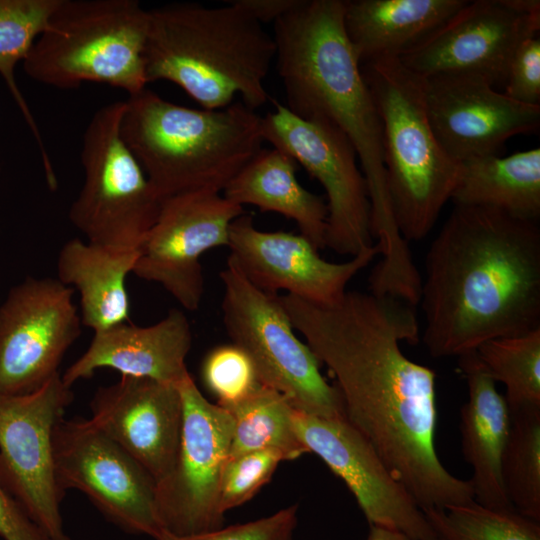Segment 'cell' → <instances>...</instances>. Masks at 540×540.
<instances>
[{"label":"cell","mask_w":540,"mask_h":540,"mask_svg":"<svg viewBox=\"0 0 540 540\" xmlns=\"http://www.w3.org/2000/svg\"><path fill=\"white\" fill-rule=\"evenodd\" d=\"M279 300L333 376L345 418L418 506L424 511L475 501L470 480L451 474L436 451V373L400 347L420 341L414 306L356 290L331 305L291 295Z\"/></svg>","instance_id":"6da1fadb"},{"label":"cell","mask_w":540,"mask_h":540,"mask_svg":"<svg viewBox=\"0 0 540 540\" xmlns=\"http://www.w3.org/2000/svg\"><path fill=\"white\" fill-rule=\"evenodd\" d=\"M421 277L422 342L458 357L540 328V227L502 211L454 205Z\"/></svg>","instance_id":"7a4b0ae2"},{"label":"cell","mask_w":540,"mask_h":540,"mask_svg":"<svg viewBox=\"0 0 540 540\" xmlns=\"http://www.w3.org/2000/svg\"><path fill=\"white\" fill-rule=\"evenodd\" d=\"M344 0H300L274 22L276 68L291 112L322 119L350 141L365 177L373 238L389 264L403 262L408 243L390 206L382 122L344 27Z\"/></svg>","instance_id":"3957f363"},{"label":"cell","mask_w":540,"mask_h":540,"mask_svg":"<svg viewBox=\"0 0 540 540\" xmlns=\"http://www.w3.org/2000/svg\"><path fill=\"white\" fill-rule=\"evenodd\" d=\"M227 3H176L149 10L148 83L172 82L208 110L229 106L236 95L254 110L269 100L264 82L275 61L274 37Z\"/></svg>","instance_id":"277c9868"},{"label":"cell","mask_w":540,"mask_h":540,"mask_svg":"<svg viewBox=\"0 0 540 540\" xmlns=\"http://www.w3.org/2000/svg\"><path fill=\"white\" fill-rule=\"evenodd\" d=\"M120 135L158 196L222 193L262 149V116L242 101L216 110L167 101L148 89L128 95Z\"/></svg>","instance_id":"5b68a950"},{"label":"cell","mask_w":540,"mask_h":540,"mask_svg":"<svg viewBox=\"0 0 540 540\" xmlns=\"http://www.w3.org/2000/svg\"><path fill=\"white\" fill-rule=\"evenodd\" d=\"M361 69L382 122L386 184L396 226L407 243L422 240L451 199L460 163L433 132L423 77L398 58L370 60Z\"/></svg>","instance_id":"8992f818"},{"label":"cell","mask_w":540,"mask_h":540,"mask_svg":"<svg viewBox=\"0 0 540 540\" xmlns=\"http://www.w3.org/2000/svg\"><path fill=\"white\" fill-rule=\"evenodd\" d=\"M149 10L136 0H61L23 61L26 74L70 89L104 83L137 93L148 84Z\"/></svg>","instance_id":"52a82bcc"},{"label":"cell","mask_w":540,"mask_h":540,"mask_svg":"<svg viewBox=\"0 0 540 540\" xmlns=\"http://www.w3.org/2000/svg\"><path fill=\"white\" fill-rule=\"evenodd\" d=\"M124 101L98 109L83 135L84 181L69 209L87 242L119 251L139 250L162 199L120 135Z\"/></svg>","instance_id":"ba28073f"},{"label":"cell","mask_w":540,"mask_h":540,"mask_svg":"<svg viewBox=\"0 0 540 540\" xmlns=\"http://www.w3.org/2000/svg\"><path fill=\"white\" fill-rule=\"evenodd\" d=\"M222 320L231 342L253 360L262 383L298 411L345 417L340 393L320 371L321 363L295 333L279 296L252 285L227 259L220 272Z\"/></svg>","instance_id":"9c48e42d"},{"label":"cell","mask_w":540,"mask_h":540,"mask_svg":"<svg viewBox=\"0 0 540 540\" xmlns=\"http://www.w3.org/2000/svg\"><path fill=\"white\" fill-rule=\"evenodd\" d=\"M262 135L325 190V247L353 257L374 245L366 180L354 147L338 128L322 119L301 118L274 100L273 110L262 117Z\"/></svg>","instance_id":"30bf717a"},{"label":"cell","mask_w":540,"mask_h":540,"mask_svg":"<svg viewBox=\"0 0 540 540\" xmlns=\"http://www.w3.org/2000/svg\"><path fill=\"white\" fill-rule=\"evenodd\" d=\"M177 387L183 404L180 444L171 471L156 484V510L162 529L185 536L223 526L220 484L233 418L203 396L191 375Z\"/></svg>","instance_id":"8fae6325"},{"label":"cell","mask_w":540,"mask_h":540,"mask_svg":"<svg viewBox=\"0 0 540 540\" xmlns=\"http://www.w3.org/2000/svg\"><path fill=\"white\" fill-rule=\"evenodd\" d=\"M74 400L61 374L37 390L0 393V479L50 540H71L61 515L52 436Z\"/></svg>","instance_id":"7c38bea8"},{"label":"cell","mask_w":540,"mask_h":540,"mask_svg":"<svg viewBox=\"0 0 540 540\" xmlns=\"http://www.w3.org/2000/svg\"><path fill=\"white\" fill-rule=\"evenodd\" d=\"M54 471L63 492L84 493L107 520L132 534L161 531L151 475L90 419L62 418L52 436Z\"/></svg>","instance_id":"4fadbf2b"},{"label":"cell","mask_w":540,"mask_h":540,"mask_svg":"<svg viewBox=\"0 0 540 540\" xmlns=\"http://www.w3.org/2000/svg\"><path fill=\"white\" fill-rule=\"evenodd\" d=\"M243 207L222 193L196 190L165 198L139 249L133 273L162 286L184 309H199L204 295L201 256L228 246L231 223Z\"/></svg>","instance_id":"5bb4252c"},{"label":"cell","mask_w":540,"mask_h":540,"mask_svg":"<svg viewBox=\"0 0 540 540\" xmlns=\"http://www.w3.org/2000/svg\"><path fill=\"white\" fill-rule=\"evenodd\" d=\"M74 289L52 277H27L0 306V393L33 392L59 374L81 334Z\"/></svg>","instance_id":"9a60e30c"},{"label":"cell","mask_w":540,"mask_h":540,"mask_svg":"<svg viewBox=\"0 0 540 540\" xmlns=\"http://www.w3.org/2000/svg\"><path fill=\"white\" fill-rule=\"evenodd\" d=\"M539 30L540 13L519 12L507 0L467 1L398 59L421 77L467 74L504 86L515 51Z\"/></svg>","instance_id":"2e32d148"},{"label":"cell","mask_w":540,"mask_h":540,"mask_svg":"<svg viewBox=\"0 0 540 540\" xmlns=\"http://www.w3.org/2000/svg\"><path fill=\"white\" fill-rule=\"evenodd\" d=\"M291 420L308 453L316 454L343 480L369 525L398 529L418 540H435L423 510L345 417L323 418L292 407Z\"/></svg>","instance_id":"e0dca14e"},{"label":"cell","mask_w":540,"mask_h":540,"mask_svg":"<svg viewBox=\"0 0 540 540\" xmlns=\"http://www.w3.org/2000/svg\"><path fill=\"white\" fill-rule=\"evenodd\" d=\"M227 247L228 259L258 289L285 291L318 305L338 302L348 283L381 253L374 244L346 262H330L302 234L259 230L245 213L231 223Z\"/></svg>","instance_id":"ac0fdd59"},{"label":"cell","mask_w":540,"mask_h":540,"mask_svg":"<svg viewBox=\"0 0 540 540\" xmlns=\"http://www.w3.org/2000/svg\"><path fill=\"white\" fill-rule=\"evenodd\" d=\"M423 91L433 132L459 163L500 155L508 139L540 127V106L516 102L478 76L423 77Z\"/></svg>","instance_id":"d6986e66"},{"label":"cell","mask_w":540,"mask_h":540,"mask_svg":"<svg viewBox=\"0 0 540 540\" xmlns=\"http://www.w3.org/2000/svg\"><path fill=\"white\" fill-rule=\"evenodd\" d=\"M91 421L134 458L154 479L171 471L180 444L183 404L177 386L121 376L97 389Z\"/></svg>","instance_id":"ffe728a7"},{"label":"cell","mask_w":540,"mask_h":540,"mask_svg":"<svg viewBox=\"0 0 540 540\" xmlns=\"http://www.w3.org/2000/svg\"><path fill=\"white\" fill-rule=\"evenodd\" d=\"M192 340L191 324L176 308L149 326L122 323L94 333L87 350L61 375L62 380L72 387L98 369L111 368L121 376L178 386L190 376L185 360Z\"/></svg>","instance_id":"44dd1931"},{"label":"cell","mask_w":540,"mask_h":540,"mask_svg":"<svg viewBox=\"0 0 540 540\" xmlns=\"http://www.w3.org/2000/svg\"><path fill=\"white\" fill-rule=\"evenodd\" d=\"M457 358L458 370L468 388V399L460 410V433L462 454L472 469L469 480L474 499L491 509H514L500 472L511 426L509 407L475 350Z\"/></svg>","instance_id":"7402d4cb"},{"label":"cell","mask_w":540,"mask_h":540,"mask_svg":"<svg viewBox=\"0 0 540 540\" xmlns=\"http://www.w3.org/2000/svg\"><path fill=\"white\" fill-rule=\"evenodd\" d=\"M467 0H348L344 27L360 63L399 58L461 9Z\"/></svg>","instance_id":"603a6c76"},{"label":"cell","mask_w":540,"mask_h":540,"mask_svg":"<svg viewBox=\"0 0 540 540\" xmlns=\"http://www.w3.org/2000/svg\"><path fill=\"white\" fill-rule=\"evenodd\" d=\"M297 163L286 152L261 149L228 183L223 196L243 207L275 212L296 222L300 234L318 250L325 247L328 208L319 195L296 177Z\"/></svg>","instance_id":"cb8c5ba5"},{"label":"cell","mask_w":540,"mask_h":540,"mask_svg":"<svg viewBox=\"0 0 540 540\" xmlns=\"http://www.w3.org/2000/svg\"><path fill=\"white\" fill-rule=\"evenodd\" d=\"M139 250L119 251L79 238L67 241L57 257V279L79 292L81 322L94 333L129 321L126 278Z\"/></svg>","instance_id":"d4e9b609"},{"label":"cell","mask_w":540,"mask_h":540,"mask_svg":"<svg viewBox=\"0 0 540 540\" xmlns=\"http://www.w3.org/2000/svg\"><path fill=\"white\" fill-rule=\"evenodd\" d=\"M450 200L454 205L492 208L516 218L538 221L540 149L460 162Z\"/></svg>","instance_id":"484cf974"},{"label":"cell","mask_w":540,"mask_h":540,"mask_svg":"<svg viewBox=\"0 0 540 540\" xmlns=\"http://www.w3.org/2000/svg\"><path fill=\"white\" fill-rule=\"evenodd\" d=\"M233 418L229 457L274 450L293 460L308 450L294 430L292 406L276 390L262 385L244 401L226 409Z\"/></svg>","instance_id":"4316f807"},{"label":"cell","mask_w":540,"mask_h":540,"mask_svg":"<svg viewBox=\"0 0 540 540\" xmlns=\"http://www.w3.org/2000/svg\"><path fill=\"white\" fill-rule=\"evenodd\" d=\"M61 0H0V74L37 140L46 178L55 173L39 130L15 81L14 70L37 38L47 30Z\"/></svg>","instance_id":"83f0119b"},{"label":"cell","mask_w":540,"mask_h":540,"mask_svg":"<svg viewBox=\"0 0 540 540\" xmlns=\"http://www.w3.org/2000/svg\"><path fill=\"white\" fill-rule=\"evenodd\" d=\"M475 351L491 378L505 386L510 412L540 409V328L489 340Z\"/></svg>","instance_id":"f1b7e54d"},{"label":"cell","mask_w":540,"mask_h":540,"mask_svg":"<svg viewBox=\"0 0 540 540\" xmlns=\"http://www.w3.org/2000/svg\"><path fill=\"white\" fill-rule=\"evenodd\" d=\"M501 457V480L512 507L540 521V409L510 412Z\"/></svg>","instance_id":"f546056e"},{"label":"cell","mask_w":540,"mask_h":540,"mask_svg":"<svg viewBox=\"0 0 540 540\" xmlns=\"http://www.w3.org/2000/svg\"><path fill=\"white\" fill-rule=\"evenodd\" d=\"M435 540H540V521L476 501L423 511Z\"/></svg>","instance_id":"4dcf8cb0"},{"label":"cell","mask_w":540,"mask_h":540,"mask_svg":"<svg viewBox=\"0 0 540 540\" xmlns=\"http://www.w3.org/2000/svg\"><path fill=\"white\" fill-rule=\"evenodd\" d=\"M201 378L217 405L228 409L256 392L262 385L249 354L231 342L215 346L201 364Z\"/></svg>","instance_id":"1f68e13d"},{"label":"cell","mask_w":540,"mask_h":540,"mask_svg":"<svg viewBox=\"0 0 540 540\" xmlns=\"http://www.w3.org/2000/svg\"><path fill=\"white\" fill-rule=\"evenodd\" d=\"M284 456L274 450L248 452L229 457L221 478L220 509L228 510L249 501L267 484Z\"/></svg>","instance_id":"d6a6232c"},{"label":"cell","mask_w":540,"mask_h":540,"mask_svg":"<svg viewBox=\"0 0 540 540\" xmlns=\"http://www.w3.org/2000/svg\"><path fill=\"white\" fill-rule=\"evenodd\" d=\"M298 505L293 504L272 515L193 535L179 536L164 529L155 540H295Z\"/></svg>","instance_id":"836d02e7"},{"label":"cell","mask_w":540,"mask_h":540,"mask_svg":"<svg viewBox=\"0 0 540 540\" xmlns=\"http://www.w3.org/2000/svg\"><path fill=\"white\" fill-rule=\"evenodd\" d=\"M505 95L516 102L540 106V37L524 40L515 51L504 84Z\"/></svg>","instance_id":"e575fe53"},{"label":"cell","mask_w":540,"mask_h":540,"mask_svg":"<svg viewBox=\"0 0 540 540\" xmlns=\"http://www.w3.org/2000/svg\"><path fill=\"white\" fill-rule=\"evenodd\" d=\"M0 537L3 540H50L1 479Z\"/></svg>","instance_id":"d590c367"},{"label":"cell","mask_w":540,"mask_h":540,"mask_svg":"<svg viewBox=\"0 0 540 540\" xmlns=\"http://www.w3.org/2000/svg\"><path fill=\"white\" fill-rule=\"evenodd\" d=\"M261 24L275 22L296 7L300 0H230Z\"/></svg>","instance_id":"8d00e7d4"},{"label":"cell","mask_w":540,"mask_h":540,"mask_svg":"<svg viewBox=\"0 0 540 540\" xmlns=\"http://www.w3.org/2000/svg\"><path fill=\"white\" fill-rule=\"evenodd\" d=\"M367 540H418L407 533L385 526L369 525Z\"/></svg>","instance_id":"74e56055"}]
</instances>
